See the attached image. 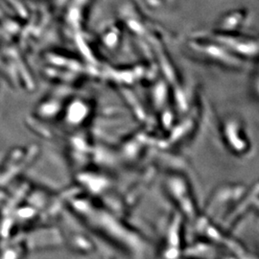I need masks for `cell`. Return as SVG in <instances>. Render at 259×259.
I'll list each match as a JSON object with an SVG mask.
<instances>
[{
	"instance_id": "obj_1",
	"label": "cell",
	"mask_w": 259,
	"mask_h": 259,
	"mask_svg": "<svg viewBox=\"0 0 259 259\" xmlns=\"http://www.w3.org/2000/svg\"><path fill=\"white\" fill-rule=\"evenodd\" d=\"M165 188L171 199L186 218L196 221L198 216L197 205L190 185L181 175L172 174L165 179Z\"/></svg>"
},
{
	"instance_id": "obj_3",
	"label": "cell",
	"mask_w": 259,
	"mask_h": 259,
	"mask_svg": "<svg viewBox=\"0 0 259 259\" xmlns=\"http://www.w3.org/2000/svg\"><path fill=\"white\" fill-rule=\"evenodd\" d=\"M244 129L242 123L236 118H229L223 124L224 139L235 155L243 156L250 151V142Z\"/></svg>"
},
{
	"instance_id": "obj_2",
	"label": "cell",
	"mask_w": 259,
	"mask_h": 259,
	"mask_svg": "<svg viewBox=\"0 0 259 259\" xmlns=\"http://www.w3.org/2000/svg\"><path fill=\"white\" fill-rule=\"evenodd\" d=\"M245 192L246 187L242 185H223L219 189H216L206 204V216H216L220 210L228 209L233 202L244 196Z\"/></svg>"
}]
</instances>
